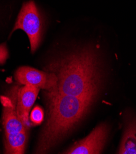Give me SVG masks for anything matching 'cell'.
Instances as JSON below:
<instances>
[{"label":"cell","mask_w":136,"mask_h":154,"mask_svg":"<svg viewBox=\"0 0 136 154\" xmlns=\"http://www.w3.org/2000/svg\"><path fill=\"white\" fill-rule=\"evenodd\" d=\"M44 71L53 73L56 86L48 91L95 101L102 84V70L98 51L85 46L50 60Z\"/></svg>","instance_id":"1"},{"label":"cell","mask_w":136,"mask_h":154,"mask_svg":"<svg viewBox=\"0 0 136 154\" xmlns=\"http://www.w3.org/2000/svg\"><path fill=\"white\" fill-rule=\"evenodd\" d=\"M47 119L36 147V153L49 152L63 140L86 116L94 101L44 91Z\"/></svg>","instance_id":"2"},{"label":"cell","mask_w":136,"mask_h":154,"mask_svg":"<svg viewBox=\"0 0 136 154\" xmlns=\"http://www.w3.org/2000/svg\"><path fill=\"white\" fill-rule=\"evenodd\" d=\"M43 28L42 15L35 2L29 1L23 4L11 34L17 29H22L29 38L31 51L34 54L41 43Z\"/></svg>","instance_id":"3"},{"label":"cell","mask_w":136,"mask_h":154,"mask_svg":"<svg viewBox=\"0 0 136 154\" xmlns=\"http://www.w3.org/2000/svg\"><path fill=\"white\" fill-rule=\"evenodd\" d=\"M21 84L12 86L5 95L0 96L3 106V126L5 133H17L26 129L21 122L17 113L19 90Z\"/></svg>","instance_id":"4"},{"label":"cell","mask_w":136,"mask_h":154,"mask_svg":"<svg viewBox=\"0 0 136 154\" xmlns=\"http://www.w3.org/2000/svg\"><path fill=\"white\" fill-rule=\"evenodd\" d=\"M109 128L105 124L98 125L87 137L74 144L64 153L97 154L101 153L107 141Z\"/></svg>","instance_id":"5"},{"label":"cell","mask_w":136,"mask_h":154,"mask_svg":"<svg viewBox=\"0 0 136 154\" xmlns=\"http://www.w3.org/2000/svg\"><path fill=\"white\" fill-rule=\"evenodd\" d=\"M14 78L21 85H32L45 91L53 88L57 82V78L53 73L29 66L19 67L15 72Z\"/></svg>","instance_id":"6"},{"label":"cell","mask_w":136,"mask_h":154,"mask_svg":"<svg viewBox=\"0 0 136 154\" xmlns=\"http://www.w3.org/2000/svg\"><path fill=\"white\" fill-rule=\"evenodd\" d=\"M40 88L32 85L20 87L17 100V113L25 127L29 130L32 125L29 122V114L33 106Z\"/></svg>","instance_id":"7"},{"label":"cell","mask_w":136,"mask_h":154,"mask_svg":"<svg viewBox=\"0 0 136 154\" xmlns=\"http://www.w3.org/2000/svg\"><path fill=\"white\" fill-rule=\"evenodd\" d=\"M118 152L136 154V116L133 113L126 114L125 130Z\"/></svg>","instance_id":"8"},{"label":"cell","mask_w":136,"mask_h":154,"mask_svg":"<svg viewBox=\"0 0 136 154\" xmlns=\"http://www.w3.org/2000/svg\"><path fill=\"white\" fill-rule=\"evenodd\" d=\"M28 130L17 133H5V153L22 154L28 142Z\"/></svg>","instance_id":"9"},{"label":"cell","mask_w":136,"mask_h":154,"mask_svg":"<svg viewBox=\"0 0 136 154\" xmlns=\"http://www.w3.org/2000/svg\"><path fill=\"white\" fill-rule=\"evenodd\" d=\"M44 113L42 107L39 106H35L30 114V120L32 122V124L34 125L41 124L44 120Z\"/></svg>","instance_id":"10"},{"label":"cell","mask_w":136,"mask_h":154,"mask_svg":"<svg viewBox=\"0 0 136 154\" xmlns=\"http://www.w3.org/2000/svg\"><path fill=\"white\" fill-rule=\"evenodd\" d=\"M9 58V52L6 43L0 44V65H4Z\"/></svg>","instance_id":"11"}]
</instances>
